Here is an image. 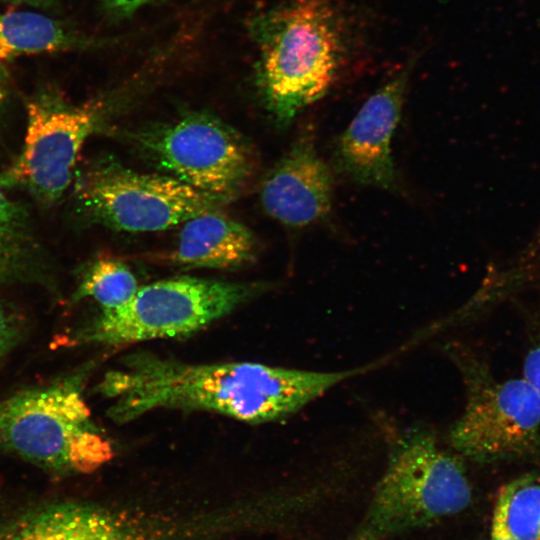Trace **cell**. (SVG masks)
Returning <instances> with one entry per match:
<instances>
[{
  "label": "cell",
  "mask_w": 540,
  "mask_h": 540,
  "mask_svg": "<svg viewBox=\"0 0 540 540\" xmlns=\"http://www.w3.org/2000/svg\"><path fill=\"white\" fill-rule=\"evenodd\" d=\"M352 373L247 361L196 364L134 352L105 373L97 391L110 401L107 415L118 424L163 409L260 424L290 416Z\"/></svg>",
  "instance_id": "6da1fadb"
},
{
  "label": "cell",
  "mask_w": 540,
  "mask_h": 540,
  "mask_svg": "<svg viewBox=\"0 0 540 540\" xmlns=\"http://www.w3.org/2000/svg\"><path fill=\"white\" fill-rule=\"evenodd\" d=\"M87 363L0 401V452L55 475L93 472L113 455L84 397Z\"/></svg>",
  "instance_id": "7a4b0ae2"
},
{
  "label": "cell",
  "mask_w": 540,
  "mask_h": 540,
  "mask_svg": "<svg viewBox=\"0 0 540 540\" xmlns=\"http://www.w3.org/2000/svg\"><path fill=\"white\" fill-rule=\"evenodd\" d=\"M254 26L259 87L276 120L288 124L335 80L343 52L336 10L330 0H291Z\"/></svg>",
  "instance_id": "3957f363"
},
{
  "label": "cell",
  "mask_w": 540,
  "mask_h": 540,
  "mask_svg": "<svg viewBox=\"0 0 540 540\" xmlns=\"http://www.w3.org/2000/svg\"><path fill=\"white\" fill-rule=\"evenodd\" d=\"M267 289L265 283L181 276L139 287L126 304L99 310L71 343L121 346L194 334Z\"/></svg>",
  "instance_id": "277c9868"
},
{
  "label": "cell",
  "mask_w": 540,
  "mask_h": 540,
  "mask_svg": "<svg viewBox=\"0 0 540 540\" xmlns=\"http://www.w3.org/2000/svg\"><path fill=\"white\" fill-rule=\"evenodd\" d=\"M471 496L461 460L441 449L432 432L414 429L392 446L369 522L376 532L399 533L461 512Z\"/></svg>",
  "instance_id": "5b68a950"
},
{
  "label": "cell",
  "mask_w": 540,
  "mask_h": 540,
  "mask_svg": "<svg viewBox=\"0 0 540 540\" xmlns=\"http://www.w3.org/2000/svg\"><path fill=\"white\" fill-rule=\"evenodd\" d=\"M466 386V404L449 430L460 454L493 462L540 454V395L524 379L496 380L471 355L455 353Z\"/></svg>",
  "instance_id": "8992f818"
},
{
  "label": "cell",
  "mask_w": 540,
  "mask_h": 540,
  "mask_svg": "<svg viewBox=\"0 0 540 540\" xmlns=\"http://www.w3.org/2000/svg\"><path fill=\"white\" fill-rule=\"evenodd\" d=\"M76 192L91 217L126 232L166 230L219 205L172 176L140 173L113 162L85 171Z\"/></svg>",
  "instance_id": "52a82bcc"
},
{
  "label": "cell",
  "mask_w": 540,
  "mask_h": 540,
  "mask_svg": "<svg viewBox=\"0 0 540 540\" xmlns=\"http://www.w3.org/2000/svg\"><path fill=\"white\" fill-rule=\"evenodd\" d=\"M137 138L172 177L219 203L237 195L252 173L253 156L246 140L210 115L190 114Z\"/></svg>",
  "instance_id": "ba28073f"
},
{
  "label": "cell",
  "mask_w": 540,
  "mask_h": 540,
  "mask_svg": "<svg viewBox=\"0 0 540 540\" xmlns=\"http://www.w3.org/2000/svg\"><path fill=\"white\" fill-rule=\"evenodd\" d=\"M102 112L100 102L72 104L54 92L32 98L22 150L0 176V184L25 189L45 203L60 199Z\"/></svg>",
  "instance_id": "9c48e42d"
},
{
  "label": "cell",
  "mask_w": 540,
  "mask_h": 540,
  "mask_svg": "<svg viewBox=\"0 0 540 540\" xmlns=\"http://www.w3.org/2000/svg\"><path fill=\"white\" fill-rule=\"evenodd\" d=\"M0 540H181L167 512L88 502L31 507L0 522Z\"/></svg>",
  "instance_id": "30bf717a"
},
{
  "label": "cell",
  "mask_w": 540,
  "mask_h": 540,
  "mask_svg": "<svg viewBox=\"0 0 540 540\" xmlns=\"http://www.w3.org/2000/svg\"><path fill=\"white\" fill-rule=\"evenodd\" d=\"M408 72L398 74L371 95L337 140L336 164L359 184L399 189L391 140L400 120Z\"/></svg>",
  "instance_id": "8fae6325"
},
{
  "label": "cell",
  "mask_w": 540,
  "mask_h": 540,
  "mask_svg": "<svg viewBox=\"0 0 540 540\" xmlns=\"http://www.w3.org/2000/svg\"><path fill=\"white\" fill-rule=\"evenodd\" d=\"M332 193L331 170L319 156L313 135L304 132L268 174L260 198L271 217L303 227L329 214Z\"/></svg>",
  "instance_id": "7c38bea8"
},
{
  "label": "cell",
  "mask_w": 540,
  "mask_h": 540,
  "mask_svg": "<svg viewBox=\"0 0 540 540\" xmlns=\"http://www.w3.org/2000/svg\"><path fill=\"white\" fill-rule=\"evenodd\" d=\"M182 224L177 246L165 256L176 265L233 269L256 256L253 233L217 209L195 215Z\"/></svg>",
  "instance_id": "4fadbf2b"
},
{
  "label": "cell",
  "mask_w": 540,
  "mask_h": 540,
  "mask_svg": "<svg viewBox=\"0 0 540 540\" xmlns=\"http://www.w3.org/2000/svg\"><path fill=\"white\" fill-rule=\"evenodd\" d=\"M83 42L62 22L31 11L0 12V62L18 56L79 47Z\"/></svg>",
  "instance_id": "5bb4252c"
},
{
  "label": "cell",
  "mask_w": 540,
  "mask_h": 540,
  "mask_svg": "<svg viewBox=\"0 0 540 540\" xmlns=\"http://www.w3.org/2000/svg\"><path fill=\"white\" fill-rule=\"evenodd\" d=\"M138 288L136 277L124 263L100 258L84 272L74 296L93 299L99 310H112L131 300Z\"/></svg>",
  "instance_id": "9a60e30c"
},
{
  "label": "cell",
  "mask_w": 540,
  "mask_h": 540,
  "mask_svg": "<svg viewBox=\"0 0 540 540\" xmlns=\"http://www.w3.org/2000/svg\"><path fill=\"white\" fill-rule=\"evenodd\" d=\"M30 244L24 210L6 195L0 184V285L24 276Z\"/></svg>",
  "instance_id": "2e32d148"
},
{
  "label": "cell",
  "mask_w": 540,
  "mask_h": 540,
  "mask_svg": "<svg viewBox=\"0 0 540 540\" xmlns=\"http://www.w3.org/2000/svg\"><path fill=\"white\" fill-rule=\"evenodd\" d=\"M496 503L517 540H540V480L526 475L504 485Z\"/></svg>",
  "instance_id": "e0dca14e"
},
{
  "label": "cell",
  "mask_w": 540,
  "mask_h": 540,
  "mask_svg": "<svg viewBox=\"0 0 540 540\" xmlns=\"http://www.w3.org/2000/svg\"><path fill=\"white\" fill-rule=\"evenodd\" d=\"M25 320L0 301V364L21 342Z\"/></svg>",
  "instance_id": "ac0fdd59"
},
{
  "label": "cell",
  "mask_w": 540,
  "mask_h": 540,
  "mask_svg": "<svg viewBox=\"0 0 540 540\" xmlns=\"http://www.w3.org/2000/svg\"><path fill=\"white\" fill-rule=\"evenodd\" d=\"M522 378H524L540 395V334L525 356Z\"/></svg>",
  "instance_id": "d6986e66"
},
{
  "label": "cell",
  "mask_w": 540,
  "mask_h": 540,
  "mask_svg": "<svg viewBox=\"0 0 540 540\" xmlns=\"http://www.w3.org/2000/svg\"><path fill=\"white\" fill-rule=\"evenodd\" d=\"M491 540H517L510 532L505 521L504 512L497 503L492 521Z\"/></svg>",
  "instance_id": "ffe728a7"
},
{
  "label": "cell",
  "mask_w": 540,
  "mask_h": 540,
  "mask_svg": "<svg viewBox=\"0 0 540 540\" xmlns=\"http://www.w3.org/2000/svg\"><path fill=\"white\" fill-rule=\"evenodd\" d=\"M156 0H102L104 6L112 13L118 15L129 14L143 5Z\"/></svg>",
  "instance_id": "44dd1931"
},
{
  "label": "cell",
  "mask_w": 540,
  "mask_h": 540,
  "mask_svg": "<svg viewBox=\"0 0 540 540\" xmlns=\"http://www.w3.org/2000/svg\"><path fill=\"white\" fill-rule=\"evenodd\" d=\"M8 3L17 4V5H29L35 7H43L50 5L54 0H2Z\"/></svg>",
  "instance_id": "7402d4cb"
},
{
  "label": "cell",
  "mask_w": 540,
  "mask_h": 540,
  "mask_svg": "<svg viewBox=\"0 0 540 540\" xmlns=\"http://www.w3.org/2000/svg\"><path fill=\"white\" fill-rule=\"evenodd\" d=\"M7 93H8V89H7L6 76L2 67L0 66V110L6 101Z\"/></svg>",
  "instance_id": "603a6c76"
}]
</instances>
